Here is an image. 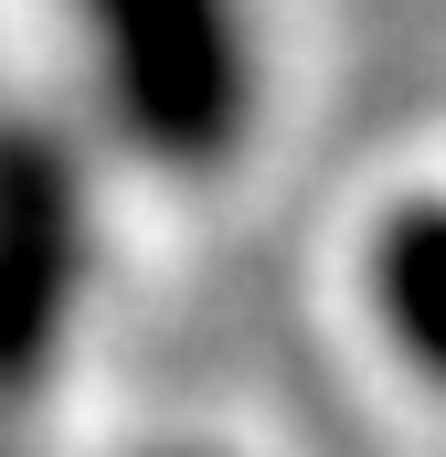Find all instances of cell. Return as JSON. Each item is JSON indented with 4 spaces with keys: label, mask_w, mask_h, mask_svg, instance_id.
<instances>
[{
    "label": "cell",
    "mask_w": 446,
    "mask_h": 457,
    "mask_svg": "<svg viewBox=\"0 0 446 457\" xmlns=\"http://www.w3.org/2000/svg\"><path fill=\"white\" fill-rule=\"evenodd\" d=\"M107 117L160 170H223L255 128L244 0H75Z\"/></svg>",
    "instance_id": "obj_1"
},
{
    "label": "cell",
    "mask_w": 446,
    "mask_h": 457,
    "mask_svg": "<svg viewBox=\"0 0 446 457\" xmlns=\"http://www.w3.org/2000/svg\"><path fill=\"white\" fill-rule=\"evenodd\" d=\"M372 309L393 351L446 394V203H404L372 234Z\"/></svg>",
    "instance_id": "obj_3"
},
{
    "label": "cell",
    "mask_w": 446,
    "mask_h": 457,
    "mask_svg": "<svg viewBox=\"0 0 446 457\" xmlns=\"http://www.w3.org/2000/svg\"><path fill=\"white\" fill-rule=\"evenodd\" d=\"M86 287V181L54 128L0 117V404H32Z\"/></svg>",
    "instance_id": "obj_2"
}]
</instances>
